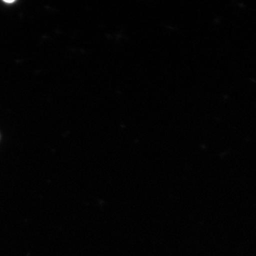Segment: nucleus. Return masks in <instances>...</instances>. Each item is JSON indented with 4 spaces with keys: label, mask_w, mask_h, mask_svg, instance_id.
<instances>
[{
    "label": "nucleus",
    "mask_w": 256,
    "mask_h": 256,
    "mask_svg": "<svg viewBox=\"0 0 256 256\" xmlns=\"http://www.w3.org/2000/svg\"><path fill=\"white\" fill-rule=\"evenodd\" d=\"M5 2L6 3H12L14 2V1H8V0H5Z\"/></svg>",
    "instance_id": "f257e3e1"
}]
</instances>
